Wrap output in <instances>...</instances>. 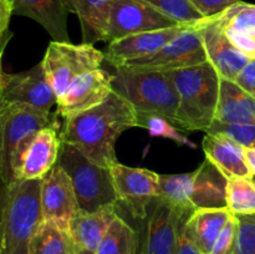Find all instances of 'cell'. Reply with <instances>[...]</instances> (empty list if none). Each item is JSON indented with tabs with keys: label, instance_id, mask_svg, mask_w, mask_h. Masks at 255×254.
<instances>
[{
	"label": "cell",
	"instance_id": "obj_26",
	"mask_svg": "<svg viewBox=\"0 0 255 254\" xmlns=\"http://www.w3.org/2000/svg\"><path fill=\"white\" fill-rule=\"evenodd\" d=\"M79 247L66 229L41 221L32 236L30 254H76Z\"/></svg>",
	"mask_w": 255,
	"mask_h": 254
},
{
	"label": "cell",
	"instance_id": "obj_20",
	"mask_svg": "<svg viewBox=\"0 0 255 254\" xmlns=\"http://www.w3.org/2000/svg\"><path fill=\"white\" fill-rule=\"evenodd\" d=\"M231 217L228 208L196 209L184 219L183 229L202 254H209Z\"/></svg>",
	"mask_w": 255,
	"mask_h": 254
},
{
	"label": "cell",
	"instance_id": "obj_18",
	"mask_svg": "<svg viewBox=\"0 0 255 254\" xmlns=\"http://www.w3.org/2000/svg\"><path fill=\"white\" fill-rule=\"evenodd\" d=\"M213 17L233 46L255 60V4L241 0Z\"/></svg>",
	"mask_w": 255,
	"mask_h": 254
},
{
	"label": "cell",
	"instance_id": "obj_10",
	"mask_svg": "<svg viewBox=\"0 0 255 254\" xmlns=\"http://www.w3.org/2000/svg\"><path fill=\"white\" fill-rule=\"evenodd\" d=\"M119 204L138 219H146L152 202L159 197V174L146 168L128 167L119 161L110 166Z\"/></svg>",
	"mask_w": 255,
	"mask_h": 254
},
{
	"label": "cell",
	"instance_id": "obj_16",
	"mask_svg": "<svg viewBox=\"0 0 255 254\" xmlns=\"http://www.w3.org/2000/svg\"><path fill=\"white\" fill-rule=\"evenodd\" d=\"M201 35L207 59L213 65L221 79L236 81L237 76L251 60L233 46L213 16L194 22Z\"/></svg>",
	"mask_w": 255,
	"mask_h": 254
},
{
	"label": "cell",
	"instance_id": "obj_9",
	"mask_svg": "<svg viewBox=\"0 0 255 254\" xmlns=\"http://www.w3.org/2000/svg\"><path fill=\"white\" fill-rule=\"evenodd\" d=\"M208 61L201 35L194 24L188 25L173 40L149 56L127 62L124 66L139 71L168 72Z\"/></svg>",
	"mask_w": 255,
	"mask_h": 254
},
{
	"label": "cell",
	"instance_id": "obj_34",
	"mask_svg": "<svg viewBox=\"0 0 255 254\" xmlns=\"http://www.w3.org/2000/svg\"><path fill=\"white\" fill-rule=\"evenodd\" d=\"M237 218L234 214L227 222L226 227L217 238L213 248L209 254H233L237 237Z\"/></svg>",
	"mask_w": 255,
	"mask_h": 254
},
{
	"label": "cell",
	"instance_id": "obj_38",
	"mask_svg": "<svg viewBox=\"0 0 255 254\" xmlns=\"http://www.w3.org/2000/svg\"><path fill=\"white\" fill-rule=\"evenodd\" d=\"M189 216V214H188ZM187 216V217H188ZM184 217V219L187 218ZM182 221L181 229H179V236H178V244H177V254H202L201 251L192 243L191 239L187 237L186 232L183 229V222Z\"/></svg>",
	"mask_w": 255,
	"mask_h": 254
},
{
	"label": "cell",
	"instance_id": "obj_36",
	"mask_svg": "<svg viewBox=\"0 0 255 254\" xmlns=\"http://www.w3.org/2000/svg\"><path fill=\"white\" fill-rule=\"evenodd\" d=\"M234 82L255 100V60L246 65Z\"/></svg>",
	"mask_w": 255,
	"mask_h": 254
},
{
	"label": "cell",
	"instance_id": "obj_13",
	"mask_svg": "<svg viewBox=\"0 0 255 254\" xmlns=\"http://www.w3.org/2000/svg\"><path fill=\"white\" fill-rule=\"evenodd\" d=\"M114 79L115 75L102 69L80 75L56 102V115L65 121L101 105L114 91Z\"/></svg>",
	"mask_w": 255,
	"mask_h": 254
},
{
	"label": "cell",
	"instance_id": "obj_8",
	"mask_svg": "<svg viewBox=\"0 0 255 254\" xmlns=\"http://www.w3.org/2000/svg\"><path fill=\"white\" fill-rule=\"evenodd\" d=\"M61 127H45L19 144L11 161L15 181L42 179L57 164L61 138Z\"/></svg>",
	"mask_w": 255,
	"mask_h": 254
},
{
	"label": "cell",
	"instance_id": "obj_12",
	"mask_svg": "<svg viewBox=\"0 0 255 254\" xmlns=\"http://www.w3.org/2000/svg\"><path fill=\"white\" fill-rule=\"evenodd\" d=\"M2 100L4 104L22 105L44 112H51L57 101L41 62L17 74L4 72Z\"/></svg>",
	"mask_w": 255,
	"mask_h": 254
},
{
	"label": "cell",
	"instance_id": "obj_4",
	"mask_svg": "<svg viewBox=\"0 0 255 254\" xmlns=\"http://www.w3.org/2000/svg\"><path fill=\"white\" fill-rule=\"evenodd\" d=\"M41 179L15 181L9 186L1 226L0 254H30V243L42 221Z\"/></svg>",
	"mask_w": 255,
	"mask_h": 254
},
{
	"label": "cell",
	"instance_id": "obj_24",
	"mask_svg": "<svg viewBox=\"0 0 255 254\" xmlns=\"http://www.w3.org/2000/svg\"><path fill=\"white\" fill-rule=\"evenodd\" d=\"M67 12L76 15L81 24L82 42L105 41L112 0H60Z\"/></svg>",
	"mask_w": 255,
	"mask_h": 254
},
{
	"label": "cell",
	"instance_id": "obj_21",
	"mask_svg": "<svg viewBox=\"0 0 255 254\" xmlns=\"http://www.w3.org/2000/svg\"><path fill=\"white\" fill-rule=\"evenodd\" d=\"M202 147L209 159L227 178L253 177L247 164L244 147L222 134L206 133Z\"/></svg>",
	"mask_w": 255,
	"mask_h": 254
},
{
	"label": "cell",
	"instance_id": "obj_33",
	"mask_svg": "<svg viewBox=\"0 0 255 254\" xmlns=\"http://www.w3.org/2000/svg\"><path fill=\"white\" fill-rule=\"evenodd\" d=\"M234 216L238 224L233 254H255V213Z\"/></svg>",
	"mask_w": 255,
	"mask_h": 254
},
{
	"label": "cell",
	"instance_id": "obj_27",
	"mask_svg": "<svg viewBox=\"0 0 255 254\" xmlns=\"http://www.w3.org/2000/svg\"><path fill=\"white\" fill-rule=\"evenodd\" d=\"M136 231L120 216L115 218L97 248V254H137Z\"/></svg>",
	"mask_w": 255,
	"mask_h": 254
},
{
	"label": "cell",
	"instance_id": "obj_5",
	"mask_svg": "<svg viewBox=\"0 0 255 254\" xmlns=\"http://www.w3.org/2000/svg\"><path fill=\"white\" fill-rule=\"evenodd\" d=\"M57 164L71 178L81 211L95 212L106 206H119L110 167L94 163L80 149L64 142Z\"/></svg>",
	"mask_w": 255,
	"mask_h": 254
},
{
	"label": "cell",
	"instance_id": "obj_32",
	"mask_svg": "<svg viewBox=\"0 0 255 254\" xmlns=\"http://www.w3.org/2000/svg\"><path fill=\"white\" fill-rule=\"evenodd\" d=\"M206 133L209 134H222L232 141L237 142L244 148L255 147V126L254 125H243V124H229V122H222L214 120Z\"/></svg>",
	"mask_w": 255,
	"mask_h": 254
},
{
	"label": "cell",
	"instance_id": "obj_37",
	"mask_svg": "<svg viewBox=\"0 0 255 254\" xmlns=\"http://www.w3.org/2000/svg\"><path fill=\"white\" fill-rule=\"evenodd\" d=\"M12 5L10 0H0V40L9 31V22L11 19Z\"/></svg>",
	"mask_w": 255,
	"mask_h": 254
},
{
	"label": "cell",
	"instance_id": "obj_41",
	"mask_svg": "<svg viewBox=\"0 0 255 254\" xmlns=\"http://www.w3.org/2000/svg\"><path fill=\"white\" fill-rule=\"evenodd\" d=\"M244 154H246L247 164H248L249 169H251L253 177L255 176V147H249V148H244Z\"/></svg>",
	"mask_w": 255,
	"mask_h": 254
},
{
	"label": "cell",
	"instance_id": "obj_39",
	"mask_svg": "<svg viewBox=\"0 0 255 254\" xmlns=\"http://www.w3.org/2000/svg\"><path fill=\"white\" fill-rule=\"evenodd\" d=\"M7 192H9V184L6 183L4 178V174L1 171V163H0V243H1V226L2 218H4L5 206L7 201Z\"/></svg>",
	"mask_w": 255,
	"mask_h": 254
},
{
	"label": "cell",
	"instance_id": "obj_3",
	"mask_svg": "<svg viewBox=\"0 0 255 254\" xmlns=\"http://www.w3.org/2000/svg\"><path fill=\"white\" fill-rule=\"evenodd\" d=\"M115 69L114 91L134 111L163 116L177 127L178 95L166 72L139 71L127 66Z\"/></svg>",
	"mask_w": 255,
	"mask_h": 254
},
{
	"label": "cell",
	"instance_id": "obj_28",
	"mask_svg": "<svg viewBox=\"0 0 255 254\" xmlns=\"http://www.w3.org/2000/svg\"><path fill=\"white\" fill-rule=\"evenodd\" d=\"M194 171L178 174H159V197L179 208L194 211L191 204Z\"/></svg>",
	"mask_w": 255,
	"mask_h": 254
},
{
	"label": "cell",
	"instance_id": "obj_17",
	"mask_svg": "<svg viewBox=\"0 0 255 254\" xmlns=\"http://www.w3.org/2000/svg\"><path fill=\"white\" fill-rule=\"evenodd\" d=\"M187 26L188 25H177L173 27L141 32L115 40L107 45L104 52L105 60L114 67H119L133 60L149 56L161 50Z\"/></svg>",
	"mask_w": 255,
	"mask_h": 254
},
{
	"label": "cell",
	"instance_id": "obj_35",
	"mask_svg": "<svg viewBox=\"0 0 255 254\" xmlns=\"http://www.w3.org/2000/svg\"><path fill=\"white\" fill-rule=\"evenodd\" d=\"M189 1L204 17H211L224 11L241 0H189Z\"/></svg>",
	"mask_w": 255,
	"mask_h": 254
},
{
	"label": "cell",
	"instance_id": "obj_29",
	"mask_svg": "<svg viewBox=\"0 0 255 254\" xmlns=\"http://www.w3.org/2000/svg\"><path fill=\"white\" fill-rule=\"evenodd\" d=\"M227 208L232 214L255 213V178L233 177L227 181Z\"/></svg>",
	"mask_w": 255,
	"mask_h": 254
},
{
	"label": "cell",
	"instance_id": "obj_31",
	"mask_svg": "<svg viewBox=\"0 0 255 254\" xmlns=\"http://www.w3.org/2000/svg\"><path fill=\"white\" fill-rule=\"evenodd\" d=\"M144 1L178 24L192 25L204 17L189 0H144Z\"/></svg>",
	"mask_w": 255,
	"mask_h": 254
},
{
	"label": "cell",
	"instance_id": "obj_6",
	"mask_svg": "<svg viewBox=\"0 0 255 254\" xmlns=\"http://www.w3.org/2000/svg\"><path fill=\"white\" fill-rule=\"evenodd\" d=\"M105 54L91 44L54 41L47 46L41 64L59 101L71 82L87 71L101 69ZM56 101V102H57Z\"/></svg>",
	"mask_w": 255,
	"mask_h": 254
},
{
	"label": "cell",
	"instance_id": "obj_7",
	"mask_svg": "<svg viewBox=\"0 0 255 254\" xmlns=\"http://www.w3.org/2000/svg\"><path fill=\"white\" fill-rule=\"evenodd\" d=\"M60 127L57 115L22 105L4 104L0 111V163L6 183L14 182L11 161L24 139L45 127Z\"/></svg>",
	"mask_w": 255,
	"mask_h": 254
},
{
	"label": "cell",
	"instance_id": "obj_2",
	"mask_svg": "<svg viewBox=\"0 0 255 254\" xmlns=\"http://www.w3.org/2000/svg\"><path fill=\"white\" fill-rule=\"evenodd\" d=\"M178 95L177 127L204 131L216 120L221 96V76L209 61L166 72Z\"/></svg>",
	"mask_w": 255,
	"mask_h": 254
},
{
	"label": "cell",
	"instance_id": "obj_11",
	"mask_svg": "<svg viewBox=\"0 0 255 254\" xmlns=\"http://www.w3.org/2000/svg\"><path fill=\"white\" fill-rule=\"evenodd\" d=\"M177 25L183 24L167 17L144 0H112L105 41L112 42L129 35Z\"/></svg>",
	"mask_w": 255,
	"mask_h": 254
},
{
	"label": "cell",
	"instance_id": "obj_42",
	"mask_svg": "<svg viewBox=\"0 0 255 254\" xmlns=\"http://www.w3.org/2000/svg\"><path fill=\"white\" fill-rule=\"evenodd\" d=\"M76 254H97L96 252H92V251H87V249H79L76 252Z\"/></svg>",
	"mask_w": 255,
	"mask_h": 254
},
{
	"label": "cell",
	"instance_id": "obj_1",
	"mask_svg": "<svg viewBox=\"0 0 255 254\" xmlns=\"http://www.w3.org/2000/svg\"><path fill=\"white\" fill-rule=\"evenodd\" d=\"M132 127H137L136 111L121 95L112 91L101 105L65 120L60 138L80 149L94 163L110 167L117 162L116 141Z\"/></svg>",
	"mask_w": 255,
	"mask_h": 254
},
{
	"label": "cell",
	"instance_id": "obj_43",
	"mask_svg": "<svg viewBox=\"0 0 255 254\" xmlns=\"http://www.w3.org/2000/svg\"><path fill=\"white\" fill-rule=\"evenodd\" d=\"M254 178H255V176H254Z\"/></svg>",
	"mask_w": 255,
	"mask_h": 254
},
{
	"label": "cell",
	"instance_id": "obj_19",
	"mask_svg": "<svg viewBox=\"0 0 255 254\" xmlns=\"http://www.w3.org/2000/svg\"><path fill=\"white\" fill-rule=\"evenodd\" d=\"M14 15L29 17L41 25L54 41H70L67 14L60 0H10Z\"/></svg>",
	"mask_w": 255,
	"mask_h": 254
},
{
	"label": "cell",
	"instance_id": "obj_14",
	"mask_svg": "<svg viewBox=\"0 0 255 254\" xmlns=\"http://www.w3.org/2000/svg\"><path fill=\"white\" fill-rule=\"evenodd\" d=\"M40 206L42 221L69 231L72 218L80 211L71 178L60 164H56L41 179Z\"/></svg>",
	"mask_w": 255,
	"mask_h": 254
},
{
	"label": "cell",
	"instance_id": "obj_40",
	"mask_svg": "<svg viewBox=\"0 0 255 254\" xmlns=\"http://www.w3.org/2000/svg\"><path fill=\"white\" fill-rule=\"evenodd\" d=\"M11 35V32H7V34L0 40V111H1L2 105H4V100H2V75H4V71H2V54H4L5 46H6V44L9 42Z\"/></svg>",
	"mask_w": 255,
	"mask_h": 254
},
{
	"label": "cell",
	"instance_id": "obj_22",
	"mask_svg": "<svg viewBox=\"0 0 255 254\" xmlns=\"http://www.w3.org/2000/svg\"><path fill=\"white\" fill-rule=\"evenodd\" d=\"M227 178L209 159L194 171L191 204L193 209L227 208Z\"/></svg>",
	"mask_w": 255,
	"mask_h": 254
},
{
	"label": "cell",
	"instance_id": "obj_23",
	"mask_svg": "<svg viewBox=\"0 0 255 254\" xmlns=\"http://www.w3.org/2000/svg\"><path fill=\"white\" fill-rule=\"evenodd\" d=\"M117 206H106L95 212L80 209L70 223L69 232L80 249L96 252L117 214Z\"/></svg>",
	"mask_w": 255,
	"mask_h": 254
},
{
	"label": "cell",
	"instance_id": "obj_25",
	"mask_svg": "<svg viewBox=\"0 0 255 254\" xmlns=\"http://www.w3.org/2000/svg\"><path fill=\"white\" fill-rule=\"evenodd\" d=\"M216 120L255 126V100L234 81L222 79Z\"/></svg>",
	"mask_w": 255,
	"mask_h": 254
},
{
	"label": "cell",
	"instance_id": "obj_15",
	"mask_svg": "<svg viewBox=\"0 0 255 254\" xmlns=\"http://www.w3.org/2000/svg\"><path fill=\"white\" fill-rule=\"evenodd\" d=\"M151 207L142 254H177L182 221L193 211L179 208L161 197H157Z\"/></svg>",
	"mask_w": 255,
	"mask_h": 254
},
{
	"label": "cell",
	"instance_id": "obj_30",
	"mask_svg": "<svg viewBox=\"0 0 255 254\" xmlns=\"http://www.w3.org/2000/svg\"><path fill=\"white\" fill-rule=\"evenodd\" d=\"M137 127L144 128L152 137H162V138L171 139L176 143L184 144L191 148H197V144L192 142L187 136L182 134L176 126L166 117L156 114H147V112H136Z\"/></svg>",
	"mask_w": 255,
	"mask_h": 254
}]
</instances>
